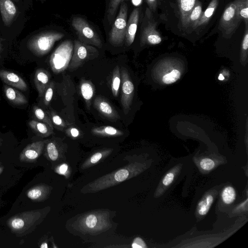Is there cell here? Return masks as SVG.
<instances>
[{"label": "cell", "instance_id": "6da1fadb", "mask_svg": "<svg viewBox=\"0 0 248 248\" xmlns=\"http://www.w3.org/2000/svg\"><path fill=\"white\" fill-rule=\"evenodd\" d=\"M25 12L14 0H0V37L11 40L22 32L26 21Z\"/></svg>", "mask_w": 248, "mask_h": 248}, {"label": "cell", "instance_id": "7a4b0ae2", "mask_svg": "<svg viewBox=\"0 0 248 248\" xmlns=\"http://www.w3.org/2000/svg\"><path fill=\"white\" fill-rule=\"evenodd\" d=\"M65 33L64 31L57 27L41 28L27 36L26 47L34 56L42 57L51 50L56 42L64 37Z\"/></svg>", "mask_w": 248, "mask_h": 248}, {"label": "cell", "instance_id": "3957f363", "mask_svg": "<svg viewBox=\"0 0 248 248\" xmlns=\"http://www.w3.org/2000/svg\"><path fill=\"white\" fill-rule=\"evenodd\" d=\"M144 166L139 163H133L106 174L86 185L81 191L84 193L95 192L115 186L134 177L143 170Z\"/></svg>", "mask_w": 248, "mask_h": 248}, {"label": "cell", "instance_id": "277c9868", "mask_svg": "<svg viewBox=\"0 0 248 248\" xmlns=\"http://www.w3.org/2000/svg\"><path fill=\"white\" fill-rule=\"evenodd\" d=\"M75 225L83 233L93 234L104 232L111 227L108 213L100 211L81 216L78 218Z\"/></svg>", "mask_w": 248, "mask_h": 248}, {"label": "cell", "instance_id": "5b68a950", "mask_svg": "<svg viewBox=\"0 0 248 248\" xmlns=\"http://www.w3.org/2000/svg\"><path fill=\"white\" fill-rule=\"evenodd\" d=\"M71 28L80 41L98 48L103 42L98 32L89 21L82 16H74L70 19Z\"/></svg>", "mask_w": 248, "mask_h": 248}, {"label": "cell", "instance_id": "8992f818", "mask_svg": "<svg viewBox=\"0 0 248 248\" xmlns=\"http://www.w3.org/2000/svg\"><path fill=\"white\" fill-rule=\"evenodd\" d=\"M118 12L108 36L109 43L115 47L122 46L124 44L128 16V5L126 1L121 3Z\"/></svg>", "mask_w": 248, "mask_h": 248}, {"label": "cell", "instance_id": "52a82bcc", "mask_svg": "<svg viewBox=\"0 0 248 248\" xmlns=\"http://www.w3.org/2000/svg\"><path fill=\"white\" fill-rule=\"evenodd\" d=\"M74 48V42L66 39L54 50L49 58V64L52 72L59 74L66 70L70 62Z\"/></svg>", "mask_w": 248, "mask_h": 248}, {"label": "cell", "instance_id": "ba28073f", "mask_svg": "<svg viewBox=\"0 0 248 248\" xmlns=\"http://www.w3.org/2000/svg\"><path fill=\"white\" fill-rule=\"evenodd\" d=\"M98 56L99 51L96 47L75 39L73 54L67 68L70 71H74Z\"/></svg>", "mask_w": 248, "mask_h": 248}, {"label": "cell", "instance_id": "9c48e42d", "mask_svg": "<svg viewBox=\"0 0 248 248\" xmlns=\"http://www.w3.org/2000/svg\"><path fill=\"white\" fill-rule=\"evenodd\" d=\"M41 217L38 210H31L17 214L7 221V225L15 233H23L32 227Z\"/></svg>", "mask_w": 248, "mask_h": 248}, {"label": "cell", "instance_id": "30bf717a", "mask_svg": "<svg viewBox=\"0 0 248 248\" xmlns=\"http://www.w3.org/2000/svg\"><path fill=\"white\" fill-rule=\"evenodd\" d=\"M140 29V42L145 44L157 45L162 41L160 34L156 30V22L148 7L145 9Z\"/></svg>", "mask_w": 248, "mask_h": 248}, {"label": "cell", "instance_id": "8fae6325", "mask_svg": "<svg viewBox=\"0 0 248 248\" xmlns=\"http://www.w3.org/2000/svg\"><path fill=\"white\" fill-rule=\"evenodd\" d=\"M242 19L238 15L234 1L226 7L219 22L218 29L226 38H230L235 32Z\"/></svg>", "mask_w": 248, "mask_h": 248}, {"label": "cell", "instance_id": "7c38bea8", "mask_svg": "<svg viewBox=\"0 0 248 248\" xmlns=\"http://www.w3.org/2000/svg\"><path fill=\"white\" fill-rule=\"evenodd\" d=\"M120 73L122 79L121 103L124 114H127L130 110L134 86L126 69L123 67Z\"/></svg>", "mask_w": 248, "mask_h": 248}, {"label": "cell", "instance_id": "4fadbf2b", "mask_svg": "<svg viewBox=\"0 0 248 248\" xmlns=\"http://www.w3.org/2000/svg\"><path fill=\"white\" fill-rule=\"evenodd\" d=\"M46 141H38L27 145L19 155L20 161L30 163L35 161L41 155Z\"/></svg>", "mask_w": 248, "mask_h": 248}, {"label": "cell", "instance_id": "5bb4252c", "mask_svg": "<svg viewBox=\"0 0 248 248\" xmlns=\"http://www.w3.org/2000/svg\"><path fill=\"white\" fill-rule=\"evenodd\" d=\"M140 9L134 8L127 19L124 38V44L126 46H130L133 43L140 20Z\"/></svg>", "mask_w": 248, "mask_h": 248}, {"label": "cell", "instance_id": "9a60e30c", "mask_svg": "<svg viewBox=\"0 0 248 248\" xmlns=\"http://www.w3.org/2000/svg\"><path fill=\"white\" fill-rule=\"evenodd\" d=\"M93 106L101 115L108 120L116 121L120 119L115 108L103 97H96L93 101Z\"/></svg>", "mask_w": 248, "mask_h": 248}, {"label": "cell", "instance_id": "2e32d148", "mask_svg": "<svg viewBox=\"0 0 248 248\" xmlns=\"http://www.w3.org/2000/svg\"><path fill=\"white\" fill-rule=\"evenodd\" d=\"M0 78L7 85L23 91L28 89V86L24 80L19 75L10 71L0 70Z\"/></svg>", "mask_w": 248, "mask_h": 248}, {"label": "cell", "instance_id": "e0dca14e", "mask_svg": "<svg viewBox=\"0 0 248 248\" xmlns=\"http://www.w3.org/2000/svg\"><path fill=\"white\" fill-rule=\"evenodd\" d=\"M50 75L49 72L43 69H37L34 76V82L38 92V96H43L46 87L50 83Z\"/></svg>", "mask_w": 248, "mask_h": 248}, {"label": "cell", "instance_id": "ac0fdd59", "mask_svg": "<svg viewBox=\"0 0 248 248\" xmlns=\"http://www.w3.org/2000/svg\"><path fill=\"white\" fill-rule=\"evenodd\" d=\"M50 191L48 186L41 184L29 189L26 192V196L31 200L39 202L46 200L49 195Z\"/></svg>", "mask_w": 248, "mask_h": 248}, {"label": "cell", "instance_id": "d6986e66", "mask_svg": "<svg viewBox=\"0 0 248 248\" xmlns=\"http://www.w3.org/2000/svg\"><path fill=\"white\" fill-rule=\"evenodd\" d=\"M128 0H106V6L104 16L105 28L111 26L117 15L120 5L123 1Z\"/></svg>", "mask_w": 248, "mask_h": 248}, {"label": "cell", "instance_id": "ffe728a7", "mask_svg": "<svg viewBox=\"0 0 248 248\" xmlns=\"http://www.w3.org/2000/svg\"><path fill=\"white\" fill-rule=\"evenodd\" d=\"M79 92L83 98L88 109H90L92 99L95 93V87L90 80L81 79L79 85Z\"/></svg>", "mask_w": 248, "mask_h": 248}, {"label": "cell", "instance_id": "44dd1931", "mask_svg": "<svg viewBox=\"0 0 248 248\" xmlns=\"http://www.w3.org/2000/svg\"><path fill=\"white\" fill-rule=\"evenodd\" d=\"M3 92L7 99L12 104L23 105L28 103L27 98L15 88L5 85Z\"/></svg>", "mask_w": 248, "mask_h": 248}, {"label": "cell", "instance_id": "7402d4cb", "mask_svg": "<svg viewBox=\"0 0 248 248\" xmlns=\"http://www.w3.org/2000/svg\"><path fill=\"white\" fill-rule=\"evenodd\" d=\"M202 13V3L200 1L197 0L193 8L186 19L184 28L187 29L191 28L194 29Z\"/></svg>", "mask_w": 248, "mask_h": 248}, {"label": "cell", "instance_id": "603a6c76", "mask_svg": "<svg viewBox=\"0 0 248 248\" xmlns=\"http://www.w3.org/2000/svg\"><path fill=\"white\" fill-rule=\"evenodd\" d=\"M29 125L38 136L42 138L48 137L53 132V129L49 125L36 120L30 121Z\"/></svg>", "mask_w": 248, "mask_h": 248}, {"label": "cell", "instance_id": "cb8c5ba5", "mask_svg": "<svg viewBox=\"0 0 248 248\" xmlns=\"http://www.w3.org/2000/svg\"><path fill=\"white\" fill-rule=\"evenodd\" d=\"M218 4V0H212L205 11L202 13L199 21L196 23L194 29L200 26L207 24L210 20Z\"/></svg>", "mask_w": 248, "mask_h": 248}, {"label": "cell", "instance_id": "d4e9b609", "mask_svg": "<svg viewBox=\"0 0 248 248\" xmlns=\"http://www.w3.org/2000/svg\"><path fill=\"white\" fill-rule=\"evenodd\" d=\"M93 134L103 137H117L124 135L120 130L109 125L94 127L92 130Z\"/></svg>", "mask_w": 248, "mask_h": 248}, {"label": "cell", "instance_id": "484cf974", "mask_svg": "<svg viewBox=\"0 0 248 248\" xmlns=\"http://www.w3.org/2000/svg\"><path fill=\"white\" fill-rule=\"evenodd\" d=\"M196 1L197 0H178L180 16L183 28H184L186 19Z\"/></svg>", "mask_w": 248, "mask_h": 248}, {"label": "cell", "instance_id": "4316f807", "mask_svg": "<svg viewBox=\"0 0 248 248\" xmlns=\"http://www.w3.org/2000/svg\"><path fill=\"white\" fill-rule=\"evenodd\" d=\"M45 146L47 157L51 161L57 160L60 155L58 143L55 140H46Z\"/></svg>", "mask_w": 248, "mask_h": 248}, {"label": "cell", "instance_id": "83f0119b", "mask_svg": "<svg viewBox=\"0 0 248 248\" xmlns=\"http://www.w3.org/2000/svg\"><path fill=\"white\" fill-rule=\"evenodd\" d=\"M214 200L213 195L207 194L199 202L197 205V211L201 216L206 215L208 212Z\"/></svg>", "mask_w": 248, "mask_h": 248}, {"label": "cell", "instance_id": "f1b7e54d", "mask_svg": "<svg viewBox=\"0 0 248 248\" xmlns=\"http://www.w3.org/2000/svg\"><path fill=\"white\" fill-rule=\"evenodd\" d=\"M238 15L242 21L248 26V0H235L233 1Z\"/></svg>", "mask_w": 248, "mask_h": 248}, {"label": "cell", "instance_id": "f546056e", "mask_svg": "<svg viewBox=\"0 0 248 248\" xmlns=\"http://www.w3.org/2000/svg\"><path fill=\"white\" fill-rule=\"evenodd\" d=\"M121 77L120 67L117 65L113 70L111 82V90L113 95L114 97H117L118 95L121 84Z\"/></svg>", "mask_w": 248, "mask_h": 248}, {"label": "cell", "instance_id": "4dcf8cb0", "mask_svg": "<svg viewBox=\"0 0 248 248\" xmlns=\"http://www.w3.org/2000/svg\"><path fill=\"white\" fill-rule=\"evenodd\" d=\"M112 149H107L99 151L93 155L82 165V168H88L97 163L103 157L108 155L112 152Z\"/></svg>", "mask_w": 248, "mask_h": 248}, {"label": "cell", "instance_id": "1f68e13d", "mask_svg": "<svg viewBox=\"0 0 248 248\" xmlns=\"http://www.w3.org/2000/svg\"><path fill=\"white\" fill-rule=\"evenodd\" d=\"M33 114L36 120L46 124L53 129V124L49 116L42 108L37 106H34Z\"/></svg>", "mask_w": 248, "mask_h": 248}, {"label": "cell", "instance_id": "d6a6232c", "mask_svg": "<svg viewBox=\"0 0 248 248\" xmlns=\"http://www.w3.org/2000/svg\"><path fill=\"white\" fill-rule=\"evenodd\" d=\"M236 194L234 188L231 186H227L223 188L221 193V199L226 204H231L235 200Z\"/></svg>", "mask_w": 248, "mask_h": 248}, {"label": "cell", "instance_id": "836d02e7", "mask_svg": "<svg viewBox=\"0 0 248 248\" xmlns=\"http://www.w3.org/2000/svg\"><path fill=\"white\" fill-rule=\"evenodd\" d=\"M47 115L53 124V125L58 129L62 130L66 127V124L65 122L53 110H49L47 112Z\"/></svg>", "mask_w": 248, "mask_h": 248}, {"label": "cell", "instance_id": "e575fe53", "mask_svg": "<svg viewBox=\"0 0 248 248\" xmlns=\"http://www.w3.org/2000/svg\"><path fill=\"white\" fill-rule=\"evenodd\" d=\"M181 76V72L177 69H174L163 75L162 78V82L165 84H171L179 79Z\"/></svg>", "mask_w": 248, "mask_h": 248}, {"label": "cell", "instance_id": "d590c367", "mask_svg": "<svg viewBox=\"0 0 248 248\" xmlns=\"http://www.w3.org/2000/svg\"><path fill=\"white\" fill-rule=\"evenodd\" d=\"M54 89V82L50 81L46 87L43 95L44 104L47 106L50 104L53 95Z\"/></svg>", "mask_w": 248, "mask_h": 248}, {"label": "cell", "instance_id": "8d00e7d4", "mask_svg": "<svg viewBox=\"0 0 248 248\" xmlns=\"http://www.w3.org/2000/svg\"><path fill=\"white\" fill-rule=\"evenodd\" d=\"M199 166L203 170L210 171L215 167L216 164L212 159L204 158L200 161Z\"/></svg>", "mask_w": 248, "mask_h": 248}, {"label": "cell", "instance_id": "74e56055", "mask_svg": "<svg viewBox=\"0 0 248 248\" xmlns=\"http://www.w3.org/2000/svg\"><path fill=\"white\" fill-rule=\"evenodd\" d=\"M175 175L174 170H171L167 172L162 180V185L165 187L169 186L173 181Z\"/></svg>", "mask_w": 248, "mask_h": 248}, {"label": "cell", "instance_id": "f35d334b", "mask_svg": "<svg viewBox=\"0 0 248 248\" xmlns=\"http://www.w3.org/2000/svg\"><path fill=\"white\" fill-rule=\"evenodd\" d=\"M133 248H145L147 246L145 242L140 237H136L131 245Z\"/></svg>", "mask_w": 248, "mask_h": 248}, {"label": "cell", "instance_id": "ab89813d", "mask_svg": "<svg viewBox=\"0 0 248 248\" xmlns=\"http://www.w3.org/2000/svg\"><path fill=\"white\" fill-rule=\"evenodd\" d=\"M66 133L69 137L73 138H76L79 136L80 131L75 127H71L66 130Z\"/></svg>", "mask_w": 248, "mask_h": 248}, {"label": "cell", "instance_id": "60d3db41", "mask_svg": "<svg viewBox=\"0 0 248 248\" xmlns=\"http://www.w3.org/2000/svg\"><path fill=\"white\" fill-rule=\"evenodd\" d=\"M46 0H22V1L24 8L26 11L32 6L33 2L34 1H38L43 3Z\"/></svg>", "mask_w": 248, "mask_h": 248}, {"label": "cell", "instance_id": "b9f144b4", "mask_svg": "<svg viewBox=\"0 0 248 248\" xmlns=\"http://www.w3.org/2000/svg\"><path fill=\"white\" fill-rule=\"evenodd\" d=\"M149 9L152 12H155L156 9L157 0H145Z\"/></svg>", "mask_w": 248, "mask_h": 248}, {"label": "cell", "instance_id": "7bdbcfd3", "mask_svg": "<svg viewBox=\"0 0 248 248\" xmlns=\"http://www.w3.org/2000/svg\"><path fill=\"white\" fill-rule=\"evenodd\" d=\"M68 168L66 164H62L56 170V171L61 174H64L67 171Z\"/></svg>", "mask_w": 248, "mask_h": 248}, {"label": "cell", "instance_id": "ee69618b", "mask_svg": "<svg viewBox=\"0 0 248 248\" xmlns=\"http://www.w3.org/2000/svg\"><path fill=\"white\" fill-rule=\"evenodd\" d=\"M247 205H248V199H247L244 202L241 203V204L239 205V206L237 207V209L239 210H244L246 208H247ZM247 210V209H246Z\"/></svg>", "mask_w": 248, "mask_h": 248}, {"label": "cell", "instance_id": "f6af8a7d", "mask_svg": "<svg viewBox=\"0 0 248 248\" xmlns=\"http://www.w3.org/2000/svg\"><path fill=\"white\" fill-rule=\"evenodd\" d=\"M14 1L20 7L24 9L22 0H14ZM25 10V9H24Z\"/></svg>", "mask_w": 248, "mask_h": 248}, {"label": "cell", "instance_id": "bcb514c9", "mask_svg": "<svg viewBox=\"0 0 248 248\" xmlns=\"http://www.w3.org/2000/svg\"><path fill=\"white\" fill-rule=\"evenodd\" d=\"M40 247L41 248H48L47 244L46 242H44V243H42V244L41 245Z\"/></svg>", "mask_w": 248, "mask_h": 248}, {"label": "cell", "instance_id": "7dc6e473", "mask_svg": "<svg viewBox=\"0 0 248 248\" xmlns=\"http://www.w3.org/2000/svg\"><path fill=\"white\" fill-rule=\"evenodd\" d=\"M2 40H4L2 38H1V37H0V56L2 51V44H1V41H2Z\"/></svg>", "mask_w": 248, "mask_h": 248}, {"label": "cell", "instance_id": "c3c4849f", "mask_svg": "<svg viewBox=\"0 0 248 248\" xmlns=\"http://www.w3.org/2000/svg\"><path fill=\"white\" fill-rule=\"evenodd\" d=\"M218 78L219 80H223L224 79V77L222 74H220Z\"/></svg>", "mask_w": 248, "mask_h": 248}, {"label": "cell", "instance_id": "681fc988", "mask_svg": "<svg viewBox=\"0 0 248 248\" xmlns=\"http://www.w3.org/2000/svg\"><path fill=\"white\" fill-rule=\"evenodd\" d=\"M4 170V167L0 166V174Z\"/></svg>", "mask_w": 248, "mask_h": 248}, {"label": "cell", "instance_id": "f907efd6", "mask_svg": "<svg viewBox=\"0 0 248 248\" xmlns=\"http://www.w3.org/2000/svg\"><path fill=\"white\" fill-rule=\"evenodd\" d=\"M3 141V140L1 139V138L0 137V146L2 144V142Z\"/></svg>", "mask_w": 248, "mask_h": 248}]
</instances>
